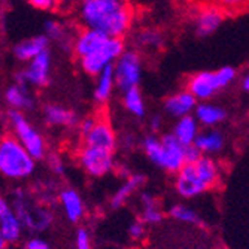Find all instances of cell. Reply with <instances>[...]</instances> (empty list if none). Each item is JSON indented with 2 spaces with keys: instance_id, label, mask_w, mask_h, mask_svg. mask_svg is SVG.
Wrapping results in <instances>:
<instances>
[{
  "instance_id": "cell-29",
  "label": "cell",
  "mask_w": 249,
  "mask_h": 249,
  "mask_svg": "<svg viewBox=\"0 0 249 249\" xmlns=\"http://www.w3.org/2000/svg\"><path fill=\"white\" fill-rule=\"evenodd\" d=\"M45 36L48 37V40H54L63 45H66L67 40H71L73 43V39H71L69 32H67L63 22L55 21V19H50L45 22Z\"/></svg>"
},
{
  "instance_id": "cell-17",
  "label": "cell",
  "mask_w": 249,
  "mask_h": 249,
  "mask_svg": "<svg viewBox=\"0 0 249 249\" xmlns=\"http://www.w3.org/2000/svg\"><path fill=\"white\" fill-rule=\"evenodd\" d=\"M48 37L45 35L40 36H33L30 39H24L21 40L19 43H17L14 47V55L17 60L29 63L30 60H33L35 57H37L40 53L48 50Z\"/></svg>"
},
{
  "instance_id": "cell-19",
  "label": "cell",
  "mask_w": 249,
  "mask_h": 249,
  "mask_svg": "<svg viewBox=\"0 0 249 249\" xmlns=\"http://www.w3.org/2000/svg\"><path fill=\"white\" fill-rule=\"evenodd\" d=\"M5 100L14 110H32L35 106V99L30 93V89L24 84H12L5 93Z\"/></svg>"
},
{
  "instance_id": "cell-23",
  "label": "cell",
  "mask_w": 249,
  "mask_h": 249,
  "mask_svg": "<svg viewBox=\"0 0 249 249\" xmlns=\"http://www.w3.org/2000/svg\"><path fill=\"white\" fill-rule=\"evenodd\" d=\"M164 45V35L152 27L142 29L134 36V51H157Z\"/></svg>"
},
{
  "instance_id": "cell-7",
  "label": "cell",
  "mask_w": 249,
  "mask_h": 249,
  "mask_svg": "<svg viewBox=\"0 0 249 249\" xmlns=\"http://www.w3.org/2000/svg\"><path fill=\"white\" fill-rule=\"evenodd\" d=\"M12 211L22 224V229L30 231H43L47 230L53 222V212L45 208L40 203L30 201L29 197L18 191L14 197Z\"/></svg>"
},
{
  "instance_id": "cell-42",
  "label": "cell",
  "mask_w": 249,
  "mask_h": 249,
  "mask_svg": "<svg viewBox=\"0 0 249 249\" xmlns=\"http://www.w3.org/2000/svg\"><path fill=\"white\" fill-rule=\"evenodd\" d=\"M240 85H242V89H243V91L249 94V72H248L246 75H243Z\"/></svg>"
},
{
  "instance_id": "cell-39",
  "label": "cell",
  "mask_w": 249,
  "mask_h": 249,
  "mask_svg": "<svg viewBox=\"0 0 249 249\" xmlns=\"http://www.w3.org/2000/svg\"><path fill=\"white\" fill-rule=\"evenodd\" d=\"M9 211H11V206L8 205V201H6L2 196H0V216L5 215V213L9 212Z\"/></svg>"
},
{
  "instance_id": "cell-9",
  "label": "cell",
  "mask_w": 249,
  "mask_h": 249,
  "mask_svg": "<svg viewBox=\"0 0 249 249\" xmlns=\"http://www.w3.org/2000/svg\"><path fill=\"white\" fill-rule=\"evenodd\" d=\"M51 53L47 50L40 53L37 57L30 60L24 69H21L15 75V82L24 84L27 87H45L50 82L51 76Z\"/></svg>"
},
{
  "instance_id": "cell-8",
  "label": "cell",
  "mask_w": 249,
  "mask_h": 249,
  "mask_svg": "<svg viewBox=\"0 0 249 249\" xmlns=\"http://www.w3.org/2000/svg\"><path fill=\"white\" fill-rule=\"evenodd\" d=\"M112 67L117 88L125 91L139 85L142 78V58L138 51H124Z\"/></svg>"
},
{
  "instance_id": "cell-40",
  "label": "cell",
  "mask_w": 249,
  "mask_h": 249,
  "mask_svg": "<svg viewBox=\"0 0 249 249\" xmlns=\"http://www.w3.org/2000/svg\"><path fill=\"white\" fill-rule=\"evenodd\" d=\"M151 130L152 131H160L161 130V118L160 117H154L151 120Z\"/></svg>"
},
{
  "instance_id": "cell-44",
  "label": "cell",
  "mask_w": 249,
  "mask_h": 249,
  "mask_svg": "<svg viewBox=\"0 0 249 249\" xmlns=\"http://www.w3.org/2000/svg\"><path fill=\"white\" fill-rule=\"evenodd\" d=\"M188 2H200V3H205L208 0H188Z\"/></svg>"
},
{
  "instance_id": "cell-32",
  "label": "cell",
  "mask_w": 249,
  "mask_h": 249,
  "mask_svg": "<svg viewBox=\"0 0 249 249\" xmlns=\"http://www.w3.org/2000/svg\"><path fill=\"white\" fill-rule=\"evenodd\" d=\"M213 3L224 14H239L249 8V0H213Z\"/></svg>"
},
{
  "instance_id": "cell-2",
  "label": "cell",
  "mask_w": 249,
  "mask_h": 249,
  "mask_svg": "<svg viewBox=\"0 0 249 249\" xmlns=\"http://www.w3.org/2000/svg\"><path fill=\"white\" fill-rule=\"evenodd\" d=\"M219 178L218 164L209 157H200L194 163H187L176 172V191L185 197L193 198L212 188Z\"/></svg>"
},
{
  "instance_id": "cell-16",
  "label": "cell",
  "mask_w": 249,
  "mask_h": 249,
  "mask_svg": "<svg viewBox=\"0 0 249 249\" xmlns=\"http://www.w3.org/2000/svg\"><path fill=\"white\" fill-rule=\"evenodd\" d=\"M109 36L97 32V30H91V29H82L75 37H73V43H72V50L73 54L76 55V58H81L87 54H89L91 51H94L97 47L107 39Z\"/></svg>"
},
{
  "instance_id": "cell-11",
  "label": "cell",
  "mask_w": 249,
  "mask_h": 249,
  "mask_svg": "<svg viewBox=\"0 0 249 249\" xmlns=\"http://www.w3.org/2000/svg\"><path fill=\"white\" fill-rule=\"evenodd\" d=\"M82 145L114 152L117 148V134L110 121L106 117L97 115L91 130L82 136Z\"/></svg>"
},
{
  "instance_id": "cell-27",
  "label": "cell",
  "mask_w": 249,
  "mask_h": 249,
  "mask_svg": "<svg viewBox=\"0 0 249 249\" xmlns=\"http://www.w3.org/2000/svg\"><path fill=\"white\" fill-rule=\"evenodd\" d=\"M0 233H2L6 243H14L19 240L22 233V224L12 209L0 216Z\"/></svg>"
},
{
  "instance_id": "cell-35",
  "label": "cell",
  "mask_w": 249,
  "mask_h": 249,
  "mask_svg": "<svg viewBox=\"0 0 249 249\" xmlns=\"http://www.w3.org/2000/svg\"><path fill=\"white\" fill-rule=\"evenodd\" d=\"M128 236L133 240H141L145 236V224L139 219V221H133L128 225Z\"/></svg>"
},
{
  "instance_id": "cell-5",
  "label": "cell",
  "mask_w": 249,
  "mask_h": 249,
  "mask_svg": "<svg viewBox=\"0 0 249 249\" xmlns=\"http://www.w3.org/2000/svg\"><path fill=\"white\" fill-rule=\"evenodd\" d=\"M8 123L14 138L26 148L35 160H42L47 154V143L43 136L32 125L26 115L19 110L11 109L8 114Z\"/></svg>"
},
{
  "instance_id": "cell-31",
  "label": "cell",
  "mask_w": 249,
  "mask_h": 249,
  "mask_svg": "<svg viewBox=\"0 0 249 249\" xmlns=\"http://www.w3.org/2000/svg\"><path fill=\"white\" fill-rule=\"evenodd\" d=\"M213 75H215V81H216V85H218V89L227 88L229 85H231L236 78H237V71L231 66H224V67H219L218 71H213Z\"/></svg>"
},
{
  "instance_id": "cell-24",
  "label": "cell",
  "mask_w": 249,
  "mask_h": 249,
  "mask_svg": "<svg viewBox=\"0 0 249 249\" xmlns=\"http://www.w3.org/2000/svg\"><path fill=\"white\" fill-rule=\"evenodd\" d=\"M225 143V139H224V134L219 131V130H215V128H211L208 131H203L197 134V138L194 141V146L203 154H213V152H218L222 149Z\"/></svg>"
},
{
  "instance_id": "cell-30",
  "label": "cell",
  "mask_w": 249,
  "mask_h": 249,
  "mask_svg": "<svg viewBox=\"0 0 249 249\" xmlns=\"http://www.w3.org/2000/svg\"><path fill=\"white\" fill-rule=\"evenodd\" d=\"M169 215L172 218L178 219V221H182V222H187V224H201L198 215L193 209H190V208H187L184 205L172 206L170 211H169Z\"/></svg>"
},
{
  "instance_id": "cell-36",
  "label": "cell",
  "mask_w": 249,
  "mask_h": 249,
  "mask_svg": "<svg viewBox=\"0 0 249 249\" xmlns=\"http://www.w3.org/2000/svg\"><path fill=\"white\" fill-rule=\"evenodd\" d=\"M24 249H51L50 243L40 237H32L30 240L26 242Z\"/></svg>"
},
{
  "instance_id": "cell-6",
  "label": "cell",
  "mask_w": 249,
  "mask_h": 249,
  "mask_svg": "<svg viewBox=\"0 0 249 249\" xmlns=\"http://www.w3.org/2000/svg\"><path fill=\"white\" fill-rule=\"evenodd\" d=\"M124 51L125 43L121 37H107L94 51L78 58V63L82 72L96 78L103 69L114 66V63Z\"/></svg>"
},
{
  "instance_id": "cell-20",
  "label": "cell",
  "mask_w": 249,
  "mask_h": 249,
  "mask_svg": "<svg viewBox=\"0 0 249 249\" xmlns=\"http://www.w3.org/2000/svg\"><path fill=\"white\" fill-rule=\"evenodd\" d=\"M194 118L198 124L205 127H215L227 118V112L224 107L212 103H200L194 109Z\"/></svg>"
},
{
  "instance_id": "cell-28",
  "label": "cell",
  "mask_w": 249,
  "mask_h": 249,
  "mask_svg": "<svg viewBox=\"0 0 249 249\" xmlns=\"http://www.w3.org/2000/svg\"><path fill=\"white\" fill-rule=\"evenodd\" d=\"M123 103H124V107L131 115L138 117V118H142L145 115V112H146L145 100H143V96L141 93L139 87H133L130 89H125L124 96H123Z\"/></svg>"
},
{
  "instance_id": "cell-34",
  "label": "cell",
  "mask_w": 249,
  "mask_h": 249,
  "mask_svg": "<svg viewBox=\"0 0 249 249\" xmlns=\"http://www.w3.org/2000/svg\"><path fill=\"white\" fill-rule=\"evenodd\" d=\"M27 2L39 9V11H45V12H51L58 9V0H27Z\"/></svg>"
},
{
  "instance_id": "cell-25",
  "label": "cell",
  "mask_w": 249,
  "mask_h": 249,
  "mask_svg": "<svg viewBox=\"0 0 249 249\" xmlns=\"http://www.w3.org/2000/svg\"><path fill=\"white\" fill-rule=\"evenodd\" d=\"M172 134L184 146L193 145L196 138H197V134H198V123H197V120L193 115L178 118V123H176Z\"/></svg>"
},
{
  "instance_id": "cell-38",
  "label": "cell",
  "mask_w": 249,
  "mask_h": 249,
  "mask_svg": "<svg viewBox=\"0 0 249 249\" xmlns=\"http://www.w3.org/2000/svg\"><path fill=\"white\" fill-rule=\"evenodd\" d=\"M78 0H58V8L61 9H71L73 6H76Z\"/></svg>"
},
{
  "instance_id": "cell-10",
  "label": "cell",
  "mask_w": 249,
  "mask_h": 249,
  "mask_svg": "<svg viewBox=\"0 0 249 249\" xmlns=\"http://www.w3.org/2000/svg\"><path fill=\"white\" fill-rule=\"evenodd\" d=\"M78 161L89 176L94 178L107 175L115 166L114 152L85 145H82V148L78 152Z\"/></svg>"
},
{
  "instance_id": "cell-33",
  "label": "cell",
  "mask_w": 249,
  "mask_h": 249,
  "mask_svg": "<svg viewBox=\"0 0 249 249\" xmlns=\"http://www.w3.org/2000/svg\"><path fill=\"white\" fill-rule=\"evenodd\" d=\"M75 249H91V237L88 230L79 229L75 236Z\"/></svg>"
},
{
  "instance_id": "cell-14",
  "label": "cell",
  "mask_w": 249,
  "mask_h": 249,
  "mask_svg": "<svg viewBox=\"0 0 249 249\" xmlns=\"http://www.w3.org/2000/svg\"><path fill=\"white\" fill-rule=\"evenodd\" d=\"M58 203L66 215V218L71 222H79L85 215V205L82 197L73 188H64L58 194Z\"/></svg>"
},
{
  "instance_id": "cell-13",
  "label": "cell",
  "mask_w": 249,
  "mask_h": 249,
  "mask_svg": "<svg viewBox=\"0 0 249 249\" xmlns=\"http://www.w3.org/2000/svg\"><path fill=\"white\" fill-rule=\"evenodd\" d=\"M187 91L191 93L196 100H209L218 93L213 71H203L191 75L187 81Z\"/></svg>"
},
{
  "instance_id": "cell-26",
  "label": "cell",
  "mask_w": 249,
  "mask_h": 249,
  "mask_svg": "<svg viewBox=\"0 0 249 249\" xmlns=\"http://www.w3.org/2000/svg\"><path fill=\"white\" fill-rule=\"evenodd\" d=\"M141 203H142V216L141 221L143 224H158L161 222L164 218V213L160 208V203L157 198L149 194V193H142L141 196Z\"/></svg>"
},
{
  "instance_id": "cell-41",
  "label": "cell",
  "mask_w": 249,
  "mask_h": 249,
  "mask_svg": "<svg viewBox=\"0 0 249 249\" xmlns=\"http://www.w3.org/2000/svg\"><path fill=\"white\" fill-rule=\"evenodd\" d=\"M51 166H53V169H54L55 172H58V173L63 172V163H61L60 158L54 157V158H53V161H51Z\"/></svg>"
},
{
  "instance_id": "cell-12",
  "label": "cell",
  "mask_w": 249,
  "mask_h": 249,
  "mask_svg": "<svg viewBox=\"0 0 249 249\" xmlns=\"http://www.w3.org/2000/svg\"><path fill=\"white\" fill-rule=\"evenodd\" d=\"M225 18V14L222 9H219L215 3H205L201 5L193 18L194 32L200 37H208L212 33H215Z\"/></svg>"
},
{
  "instance_id": "cell-21",
  "label": "cell",
  "mask_w": 249,
  "mask_h": 249,
  "mask_svg": "<svg viewBox=\"0 0 249 249\" xmlns=\"http://www.w3.org/2000/svg\"><path fill=\"white\" fill-rule=\"evenodd\" d=\"M115 87L117 85H115V76H114V67L109 66L96 76L94 100L99 105L107 103L112 97V93H114Z\"/></svg>"
},
{
  "instance_id": "cell-4",
  "label": "cell",
  "mask_w": 249,
  "mask_h": 249,
  "mask_svg": "<svg viewBox=\"0 0 249 249\" xmlns=\"http://www.w3.org/2000/svg\"><path fill=\"white\" fill-rule=\"evenodd\" d=\"M36 160L12 134L0 136V175L6 179H26L33 175Z\"/></svg>"
},
{
  "instance_id": "cell-45",
  "label": "cell",
  "mask_w": 249,
  "mask_h": 249,
  "mask_svg": "<svg viewBox=\"0 0 249 249\" xmlns=\"http://www.w3.org/2000/svg\"><path fill=\"white\" fill-rule=\"evenodd\" d=\"M0 124H2V120H0Z\"/></svg>"
},
{
  "instance_id": "cell-15",
  "label": "cell",
  "mask_w": 249,
  "mask_h": 249,
  "mask_svg": "<svg viewBox=\"0 0 249 249\" xmlns=\"http://www.w3.org/2000/svg\"><path fill=\"white\" fill-rule=\"evenodd\" d=\"M196 106H197L196 97L191 93H188L187 89L178 91L164 100L166 112L175 118H182V117L191 115V112L196 109Z\"/></svg>"
},
{
  "instance_id": "cell-22",
  "label": "cell",
  "mask_w": 249,
  "mask_h": 249,
  "mask_svg": "<svg viewBox=\"0 0 249 249\" xmlns=\"http://www.w3.org/2000/svg\"><path fill=\"white\" fill-rule=\"evenodd\" d=\"M145 180H146V178L143 175H131V176H128L125 182L117 190V193L114 196H112L110 206L114 209H118V208L124 206L127 203V200L145 184Z\"/></svg>"
},
{
  "instance_id": "cell-1",
  "label": "cell",
  "mask_w": 249,
  "mask_h": 249,
  "mask_svg": "<svg viewBox=\"0 0 249 249\" xmlns=\"http://www.w3.org/2000/svg\"><path fill=\"white\" fill-rule=\"evenodd\" d=\"M76 15L82 29L123 39L131 29L134 9L128 0H78Z\"/></svg>"
},
{
  "instance_id": "cell-43",
  "label": "cell",
  "mask_w": 249,
  "mask_h": 249,
  "mask_svg": "<svg viewBox=\"0 0 249 249\" xmlns=\"http://www.w3.org/2000/svg\"><path fill=\"white\" fill-rule=\"evenodd\" d=\"M6 240L3 239V236H2V233H0V249H6Z\"/></svg>"
},
{
  "instance_id": "cell-3",
  "label": "cell",
  "mask_w": 249,
  "mask_h": 249,
  "mask_svg": "<svg viewBox=\"0 0 249 249\" xmlns=\"http://www.w3.org/2000/svg\"><path fill=\"white\" fill-rule=\"evenodd\" d=\"M143 151L149 160L163 170L176 173L187 164L185 149L173 134H164L163 138L148 136L142 142Z\"/></svg>"
},
{
  "instance_id": "cell-37",
  "label": "cell",
  "mask_w": 249,
  "mask_h": 249,
  "mask_svg": "<svg viewBox=\"0 0 249 249\" xmlns=\"http://www.w3.org/2000/svg\"><path fill=\"white\" fill-rule=\"evenodd\" d=\"M185 157H187V163H194V161H197L198 158L201 157V152L194 145H190L185 149Z\"/></svg>"
},
{
  "instance_id": "cell-18",
  "label": "cell",
  "mask_w": 249,
  "mask_h": 249,
  "mask_svg": "<svg viewBox=\"0 0 249 249\" xmlns=\"http://www.w3.org/2000/svg\"><path fill=\"white\" fill-rule=\"evenodd\" d=\"M43 120L53 127H73L76 125L78 115L72 109H67L61 105H47L43 107Z\"/></svg>"
}]
</instances>
